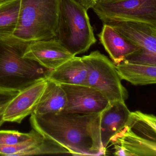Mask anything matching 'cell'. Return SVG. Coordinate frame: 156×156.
I'll return each mask as SVG.
<instances>
[{"mask_svg":"<svg viewBox=\"0 0 156 156\" xmlns=\"http://www.w3.org/2000/svg\"><path fill=\"white\" fill-rule=\"evenodd\" d=\"M100 114H32L30 121L33 129L64 147L70 155L99 156L106 153L101 141Z\"/></svg>","mask_w":156,"mask_h":156,"instance_id":"1","label":"cell"},{"mask_svg":"<svg viewBox=\"0 0 156 156\" xmlns=\"http://www.w3.org/2000/svg\"><path fill=\"white\" fill-rule=\"evenodd\" d=\"M32 42L14 36L0 38V89L20 92L46 79L51 70L23 57Z\"/></svg>","mask_w":156,"mask_h":156,"instance_id":"2","label":"cell"},{"mask_svg":"<svg viewBox=\"0 0 156 156\" xmlns=\"http://www.w3.org/2000/svg\"><path fill=\"white\" fill-rule=\"evenodd\" d=\"M60 0H21L13 36L27 41L56 38Z\"/></svg>","mask_w":156,"mask_h":156,"instance_id":"3","label":"cell"},{"mask_svg":"<svg viewBox=\"0 0 156 156\" xmlns=\"http://www.w3.org/2000/svg\"><path fill=\"white\" fill-rule=\"evenodd\" d=\"M56 39L73 56L96 42L87 10L73 0H60Z\"/></svg>","mask_w":156,"mask_h":156,"instance_id":"4","label":"cell"},{"mask_svg":"<svg viewBox=\"0 0 156 156\" xmlns=\"http://www.w3.org/2000/svg\"><path fill=\"white\" fill-rule=\"evenodd\" d=\"M82 58L87 69L86 85L100 91L110 103L125 102L128 93L122 84L115 65L98 51Z\"/></svg>","mask_w":156,"mask_h":156,"instance_id":"5","label":"cell"},{"mask_svg":"<svg viewBox=\"0 0 156 156\" xmlns=\"http://www.w3.org/2000/svg\"><path fill=\"white\" fill-rule=\"evenodd\" d=\"M92 9L104 23L131 20L156 24V0L97 1Z\"/></svg>","mask_w":156,"mask_h":156,"instance_id":"6","label":"cell"},{"mask_svg":"<svg viewBox=\"0 0 156 156\" xmlns=\"http://www.w3.org/2000/svg\"><path fill=\"white\" fill-rule=\"evenodd\" d=\"M61 85L67 97V104L63 111L73 114H100L110 103L100 91L92 87Z\"/></svg>","mask_w":156,"mask_h":156,"instance_id":"7","label":"cell"},{"mask_svg":"<svg viewBox=\"0 0 156 156\" xmlns=\"http://www.w3.org/2000/svg\"><path fill=\"white\" fill-rule=\"evenodd\" d=\"M106 24L145 53L156 55V24L137 21H116Z\"/></svg>","mask_w":156,"mask_h":156,"instance_id":"8","label":"cell"},{"mask_svg":"<svg viewBox=\"0 0 156 156\" xmlns=\"http://www.w3.org/2000/svg\"><path fill=\"white\" fill-rule=\"evenodd\" d=\"M74 56L56 38L32 42L23 55L24 58L35 61L51 70L55 69Z\"/></svg>","mask_w":156,"mask_h":156,"instance_id":"9","label":"cell"},{"mask_svg":"<svg viewBox=\"0 0 156 156\" xmlns=\"http://www.w3.org/2000/svg\"><path fill=\"white\" fill-rule=\"evenodd\" d=\"M47 85L44 79L19 92L6 107L5 122L21 123L26 117L35 111Z\"/></svg>","mask_w":156,"mask_h":156,"instance_id":"10","label":"cell"},{"mask_svg":"<svg viewBox=\"0 0 156 156\" xmlns=\"http://www.w3.org/2000/svg\"><path fill=\"white\" fill-rule=\"evenodd\" d=\"M110 143L116 156H156V141L135 134L126 126L111 138Z\"/></svg>","mask_w":156,"mask_h":156,"instance_id":"11","label":"cell"},{"mask_svg":"<svg viewBox=\"0 0 156 156\" xmlns=\"http://www.w3.org/2000/svg\"><path fill=\"white\" fill-rule=\"evenodd\" d=\"M130 112L125 102L109 103L100 114V130L102 146L105 151L111 138L119 132L126 124Z\"/></svg>","mask_w":156,"mask_h":156,"instance_id":"12","label":"cell"},{"mask_svg":"<svg viewBox=\"0 0 156 156\" xmlns=\"http://www.w3.org/2000/svg\"><path fill=\"white\" fill-rule=\"evenodd\" d=\"M98 36L100 42L115 65L141 51L138 46L130 42L106 23H104Z\"/></svg>","mask_w":156,"mask_h":156,"instance_id":"13","label":"cell"},{"mask_svg":"<svg viewBox=\"0 0 156 156\" xmlns=\"http://www.w3.org/2000/svg\"><path fill=\"white\" fill-rule=\"evenodd\" d=\"M87 76V69L82 57L75 56L51 70L46 79L60 84L86 85Z\"/></svg>","mask_w":156,"mask_h":156,"instance_id":"14","label":"cell"},{"mask_svg":"<svg viewBox=\"0 0 156 156\" xmlns=\"http://www.w3.org/2000/svg\"><path fill=\"white\" fill-rule=\"evenodd\" d=\"M115 66L121 80L132 85L144 86L156 83V65L125 60Z\"/></svg>","mask_w":156,"mask_h":156,"instance_id":"15","label":"cell"},{"mask_svg":"<svg viewBox=\"0 0 156 156\" xmlns=\"http://www.w3.org/2000/svg\"><path fill=\"white\" fill-rule=\"evenodd\" d=\"M67 104L66 94L60 84L47 79V85L33 114L42 115L64 110Z\"/></svg>","mask_w":156,"mask_h":156,"instance_id":"16","label":"cell"},{"mask_svg":"<svg viewBox=\"0 0 156 156\" xmlns=\"http://www.w3.org/2000/svg\"><path fill=\"white\" fill-rule=\"evenodd\" d=\"M21 0L0 2V38L13 36L19 22Z\"/></svg>","mask_w":156,"mask_h":156,"instance_id":"17","label":"cell"},{"mask_svg":"<svg viewBox=\"0 0 156 156\" xmlns=\"http://www.w3.org/2000/svg\"><path fill=\"white\" fill-rule=\"evenodd\" d=\"M125 126L135 134L156 141V118L154 115L138 110L130 112Z\"/></svg>","mask_w":156,"mask_h":156,"instance_id":"18","label":"cell"},{"mask_svg":"<svg viewBox=\"0 0 156 156\" xmlns=\"http://www.w3.org/2000/svg\"><path fill=\"white\" fill-rule=\"evenodd\" d=\"M44 137L39 132L34 136L25 141L10 146H0V155L5 156H21L23 152L38 146Z\"/></svg>","mask_w":156,"mask_h":156,"instance_id":"19","label":"cell"},{"mask_svg":"<svg viewBox=\"0 0 156 156\" xmlns=\"http://www.w3.org/2000/svg\"><path fill=\"white\" fill-rule=\"evenodd\" d=\"M42 154H68L69 151L64 147L52 140L44 137L43 141L35 147L23 152L21 156Z\"/></svg>","mask_w":156,"mask_h":156,"instance_id":"20","label":"cell"},{"mask_svg":"<svg viewBox=\"0 0 156 156\" xmlns=\"http://www.w3.org/2000/svg\"><path fill=\"white\" fill-rule=\"evenodd\" d=\"M38 131L33 129L29 133L18 130H0V146H10L25 141L35 136Z\"/></svg>","mask_w":156,"mask_h":156,"instance_id":"21","label":"cell"},{"mask_svg":"<svg viewBox=\"0 0 156 156\" xmlns=\"http://www.w3.org/2000/svg\"><path fill=\"white\" fill-rule=\"evenodd\" d=\"M19 92L0 89V126L5 122L4 114L9 103Z\"/></svg>","mask_w":156,"mask_h":156,"instance_id":"22","label":"cell"},{"mask_svg":"<svg viewBox=\"0 0 156 156\" xmlns=\"http://www.w3.org/2000/svg\"><path fill=\"white\" fill-rule=\"evenodd\" d=\"M80 6L84 8L86 10L92 9L95 5L97 0H73Z\"/></svg>","mask_w":156,"mask_h":156,"instance_id":"23","label":"cell"},{"mask_svg":"<svg viewBox=\"0 0 156 156\" xmlns=\"http://www.w3.org/2000/svg\"><path fill=\"white\" fill-rule=\"evenodd\" d=\"M110 1H112V0H97V1L99 2H106Z\"/></svg>","mask_w":156,"mask_h":156,"instance_id":"24","label":"cell"},{"mask_svg":"<svg viewBox=\"0 0 156 156\" xmlns=\"http://www.w3.org/2000/svg\"><path fill=\"white\" fill-rule=\"evenodd\" d=\"M8 0H0V2H2L6 1Z\"/></svg>","mask_w":156,"mask_h":156,"instance_id":"25","label":"cell"}]
</instances>
